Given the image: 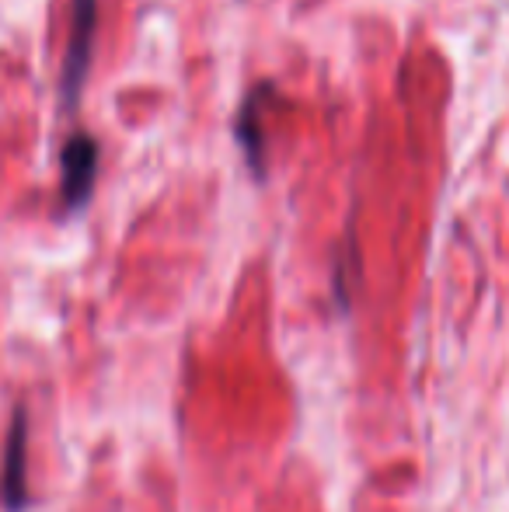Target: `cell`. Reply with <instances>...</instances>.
Wrapping results in <instances>:
<instances>
[{"mask_svg": "<svg viewBox=\"0 0 509 512\" xmlns=\"http://www.w3.org/2000/svg\"><path fill=\"white\" fill-rule=\"evenodd\" d=\"M70 4H74V14H70V42L60 67L63 112H74L81 105L88 70H91V49H95V28H98V0H70Z\"/></svg>", "mask_w": 509, "mask_h": 512, "instance_id": "1", "label": "cell"}, {"mask_svg": "<svg viewBox=\"0 0 509 512\" xmlns=\"http://www.w3.org/2000/svg\"><path fill=\"white\" fill-rule=\"evenodd\" d=\"M98 161H102V150H98L95 136L77 129L67 140V147L60 150V199L63 213H81L88 206L91 192L98 182Z\"/></svg>", "mask_w": 509, "mask_h": 512, "instance_id": "2", "label": "cell"}, {"mask_svg": "<svg viewBox=\"0 0 509 512\" xmlns=\"http://www.w3.org/2000/svg\"><path fill=\"white\" fill-rule=\"evenodd\" d=\"M25 453H28V408L14 411L11 432L4 443V467H0V502L7 512H21L28 506V481H25Z\"/></svg>", "mask_w": 509, "mask_h": 512, "instance_id": "3", "label": "cell"}, {"mask_svg": "<svg viewBox=\"0 0 509 512\" xmlns=\"http://www.w3.org/2000/svg\"><path fill=\"white\" fill-rule=\"evenodd\" d=\"M272 95H276L272 84H258V88L245 95V102L238 108V119H234L241 154H245V164L255 178H265V108H269Z\"/></svg>", "mask_w": 509, "mask_h": 512, "instance_id": "4", "label": "cell"}]
</instances>
